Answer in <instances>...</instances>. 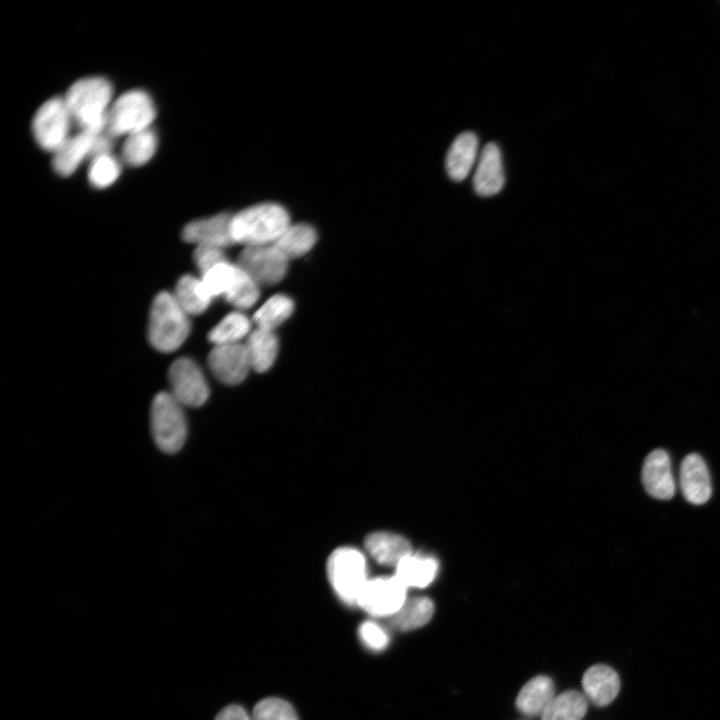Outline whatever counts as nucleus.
<instances>
[{
	"mask_svg": "<svg viewBox=\"0 0 720 720\" xmlns=\"http://www.w3.org/2000/svg\"><path fill=\"white\" fill-rule=\"evenodd\" d=\"M67 108L81 131H106L109 109L113 103V88L108 79L89 76L75 81L63 97Z\"/></svg>",
	"mask_w": 720,
	"mask_h": 720,
	"instance_id": "f257e3e1",
	"label": "nucleus"
},
{
	"mask_svg": "<svg viewBox=\"0 0 720 720\" xmlns=\"http://www.w3.org/2000/svg\"><path fill=\"white\" fill-rule=\"evenodd\" d=\"M287 211L276 203H261L232 215L231 233L235 243L245 246L273 244L290 226Z\"/></svg>",
	"mask_w": 720,
	"mask_h": 720,
	"instance_id": "f03ea898",
	"label": "nucleus"
},
{
	"mask_svg": "<svg viewBox=\"0 0 720 720\" xmlns=\"http://www.w3.org/2000/svg\"><path fill=\"white\" fill-rule=\"evenodd\" d=\"M188 314L180 307L173 294L161 292L151 306L148 338L151 345L162 352L179 348L189 334Z\"/></svg>",
	"mask_w": 720,
	"mask_h": 720,
	"instance_id": "7ed1b4c3",
	"label": "nucleus"
},
{
	"mask_svg": "<svg viewBox=\"0 0 720 720\" xmlns=\"http://www.w3.org/2000/svg\"><path fill=\"white\" fill-rule=\"evenodd\" d=\"M183 405L170 392L158 393L151 405L150 426L153 441L166 454L179 452L187 437Z\"/></svg>",
	"mask_w": 720,
	"mask_h": 720,
	"instance_id": "20e7f679",
	"label": "nucleus"
},
{
	"mask_svg": "<svg viewBox=\"0 0 720 720\" xmlns=\"http://www.w3.org/2000/svg\"><path fill=\"white\" fill-rule=\"evenodd\" d=\"M156 108L144 90L133 89L113 100L107 117L106 131L112 137L128 136L151 128Z\"/></svg>",
	"mask_w": 720,
	"mask_h": 720,
	"instance_id": "39448f33",
	"label": "nucleus"
},
{
	"mask_svg": "<svg viewBox=\"0 0 720 720\" xmlns=\"http://www.w3.org/2000/svg\"><path fill=\"white\" fill-rule=\"evenodd\" d=\"M327 574L337 596L348 605H357L369 580L364 555L352 547L336 549L328 559Z\"/></svg>",
	"mask_w": 720,
	"mask_h": 720,
	"instance_id": "423d86ee",
	"label": "nucleus"
},
{
	"mask_svg": "<svg viewBox=\"0 0 720 720\" xmlns=\"http://www.w3.org/2000/svg\"><path fill=\"white\" fill-rule=\"evenodd\" d=\"M72 123L64 98H50L33 116V137L43 150L54 153L71 136Z\"/></svg>",
	"mask_w": 720,
	"mask_h": 720,
	"instance_id": "0eeeda50",
	"label": "nucleus"
},
{
	"mask_svg": "<svg viewBox=\"0 0 720 720\" xmlns=\"http://www.w3.org/2000/svg\"><path fill=\"white\" fill-rule=\"evenodd\" d=\"M406 590L395 575L371 578L364 586L357 605L372 616L389 618L406 601Z\"/></svg>",
	"mask_w": 720,
	"mask_h": 720,
	"instance_id": "6e6552de",
	"label": "nucleus"
},
{
	"mask_svg": "<svg viewBox=\"0 0 720 720\" xmlns=\"http://www.w3.org/2000/svg\"><path fill=\"white\" fill-rule=\"evenodd\" d=\"M236 264L260 286L280 282L287 272L288 260L273 244H268L245 246Z\"/></svg>",
	"mask_w": 720,
	"mask_h": 720,
	"instance_id": "1a4fd4ad",
	"label": "nucleus"
},
{
	"mask_svg": "<svg viewBox=\"0 0 720 720\" xmlns=\"http://www.w3.org/2000/svg\"><path fill=\"white\" fill-rule=\"evenodd\" d=\"M171 394L183 406L199 407L209 396V388L198 365L189 358H179L170 366Z\"/></svg>",
	"mask_w": 720,
	"mask_h": 720,
	"instance_id": "9d476101",
	"label": "nucleus"
},
{
	"mask_svg": "<svg viewBox=\"0 0 720 720\" xmlns=\"http://www.w3.org/2000/svg\"><path fill=\"white\" fill-rule=\"evenodd\" d=\"M210 370L222 383H241L251 369L245 344L215 345L208 356Z\"/></svg>",
	"mask_w": 720,
	"mask_h": 720,
	"instance_id": "9b49d317",
	"label": "nucleus"
},
{
	"mask_svg": "<svg viewBox=\"0 0 720 720\" xmlns=\"http://www.w3.org/2000/svg\"><path fill=\"white\" fill-rule=\"evenodd\" d=\"M231 219V214L220 213L192 221L184 227L183 239L196 246L224 249L235 243L231 233Z\"/></svg>",
	"mask_w": 720,
	"mask_h": 720,
	"instance_id": "f8f14e48",
	"label": "nucleus"
},
{
	"mask_svg": "<svg viewBox=\"0 0 720 720\" xmlns=\"http://www.w3.org/2000/svg\"><path fill=\"white\" fill-rule=\"evenodd\" d=\"M642 483L646 492L658 500H670L675 494V482L668 453L663 449L650 452L643 463Z\"/></svg>",
	"mask_w": 720,
	"mask_h": 720,
	"instance_id": "ddd939ff",
	"label": "nucleus"
},
{
	"mask_svg": "<svg viewBox=\"0 0 720 720\" xmlns=\"http://www.w3.org/2000/svg\"><path fill=\"white\" fill-rule=\"evenodd\" d=\"M100 134L80 130L71 135L53 153L52 167L54 171L60 176L73 174L85 159L93 157Z\"/></svg>",
	"mask_w": 720,
	"mask_h": 720,
	"instance_id": "4468645a",
	"label": "nucleus"
},
{
	"mask_svg": "<svg viewBox=\"0 0 720 720\" xmlns=\"http://www.w3.org/2000/svg\"><path fill=\"white\" fill-rule=\"evenodd\" d=\"M505 182L500 148L497 144L487 143L478 157L473 176V188L477 195L490 197L499 193Z\"/></svg>",
	"mask_w": 720,
	"mask_h": 720,
	"instance_id": "2eb2a0df",
	"label": "nucleus"
},
{
	"mask_svg": "<svg viewBox=\"0 0 720 720\" xmlns=\"http://www.w3.org/2000/svg\"><path fill=\"white\" fill-rule=\"evenodd\" d=\"M680 488L685 499L691 504L701 505L710 499L712 493L710 473L699 454L690 453L682 460Z\"/></svg>",
	"mask_w": 720,
	"mask_h": 720,
	"instance_id": "dca6fc26",
	"label": "nucleus"
},
{
	"mask_svg": "<svg viewBox=\"0 0 720 720\" xmlns=\"http://www.w3.org/2000/svg\"><path fill=\"white\" fill-rule=\"evenodd\" d=\"M585 696L596 706H607L617 697L620 678L610 666L596 664L589 667L582 677Z\"/></svg>",
	"mask_w": 720,
	"mask_h": 720,
	"instance_id": "f3484780",
	"label": "nucleus"
},
{
	"mask_svg": "<svg viewBox=\"0 0 720 720\" xmlns=\"http://www.w3.org/2000/svg\"><path fill=\"white\" fill-rule=\"evenodd\" d=\"M365 547L370 556L383 566L396 567L412 553L408 540L392 532L381 531L368 535Z\"/></svg>",
	"mask_w": 720,
	"mask_h": 720,
	"instance_id": "a211bd4d",
	"label": "nucleus"
},
{
	"mask_svg": "<svg viewBox=\"0 0 720 720\" xmlns=\"http://www.w3.org/2000/svg\"><path fill=\"white\" fill-rule=\"evenodd\" d=\"M478 138L470 131L459 134L448 149L446 171L455 182L464 180L470 173L478 155Z\"/></svg>",
	"mask_w": 720,
	"mask_h": 720,
	"instance_id": "6ab92c4d",
	"label": "nucleus"
},
{
	"mask_svg": "<svg viewBox=\"0 0 720 720\" xmlns=\"http://www.w3.org/2000/svg\"><path fill=\"white\" fill-rule=\"evenodd\" d=\"M555 697V686L551 678L539 675L530 679L516 697V707L525 716H541Z\"/></svg>",
	"mask_w": 720,
	"mask_h": 720,
	"instance_id": "aec40b11",
	"label": "nucleus"
},
{
	"mask_svg": "<svg viewBox=\"0 0 720 720\" xmlns=\"http://www.w3.org/2000/svg\"><path fill=\"white\" fill-rule=\"evenodd\" d=\"M438 571L434 557L411 553L395 567V576L406 588H424L434 581Z\"/></svg>",
	"mask_w": 720,
	"mask_h": 720,
	"instance_id": "412c9836",
	"label": "nucleus"
},
{
	"mask_svg": "<svg viewBox=\"0 0 720 720\" xmlns=\"http://www.w3.org/2000/svg\"><path fill=\"white\" fill-rule=\"evenodd\" d=\"M434 614L433 601L424 596L407 598L402 607L388 618L389 624L399 631H411L427 624Z\"/></svg>",
	"mask_w": 720,
	"mask_h": 720,
	"instance_id": "4be33fe9",
	"label": "nucleus"
},
{
	"mask_svg": "<svg viewBox=\"0 0 720 720\" xmlns=\"http://www.w3.org/2000/svg\"><path fill=\"white\" fill-rule=\"evenodd\" d=\"M251 368L257 372L267 371L278 353V340L271 330L256 328L245 344Z\"/></svg>",
	"mask_w": 720,
	"mask_h": 720,
	"instance_id": "5701e85b",
	"label": "nucleus"
},
{
	"mask_svg": "<svg viewBox=\"0 0 720 720\" xmlns=\"http://www.w3.org/2000/svg\"><path fill=\"white\" fill-rule=\"evenodd\" d=\"M588 699L576 690L555 695L540 716L541 720H581L587 712Z\"/></svg>",
	"mask_w": 720,
	"mask_h": 720,
	"instance_id": "b1692460",
	"label": "nucleus"
},
{
	"mask_svg": "<svg viewBox=\"0 0 720 720\" xmlns=\"http://www.w3.org/2000/svg\"><path fill=\"white\" fill-rule=\"evenodd\" d=\"M316 239V232L310 225L291 224L273 245L289 261L310 251Z\"/></svg>",
	"mask_w": 720,
	"mask_h": 720,
	"instance_id": "393cba45",
	"label": "nucleus"
},
{
	"mask_svg": "<svg viewBox=\"0 0 720 720\" xmlns=\"http://www.w3.org/2000/svg\"><path fill=\"white\" fill-rule=\"evenodd\" d=\"M157 145V135L152 128L135 132L124 141L122 159L130 166H142L154 156Z\"/></svg>",
	"mask_w": 720,
	"mask_h": 720,
	"instance_id": "a878e982",
	"label": "nucleus"
},
{
	"mask_svg": "<svg viewBox=\"0 0 720 720\" xmlns=\"http://www.w3.org/2000/svg\"><path fill=\"white\" fill-rule=\"evenodd\" d=\"M173 296L188 315L204 312L212 301L206 294L201 279L192 275H185L179 279Z\"/></svg>",
	"mask_w": 720,
	"mask_h": 720,
	"instance_id": "bb28decb",
	"label": "nucleus"
},
{
	"mask_svg": "<svg viewBox=\"0 0 720 720\" xmlns=\"http://www.w3.org/2000/svg\"><path fill=\"white\" fill-rule=\"evenodd\" d=\"M238 274V265L227 260L201 275L200 279L206 294L213 300L219 296L225 297L229 293Z\"/></svg>",
	"mask_w": 720,
	"mask_h": 720,
	"instance_id": "cd10ccee",
	"label": "nucleus"
},
{
	"mask_svg": "<svg viewBox=\"0 0 720 720\" xmlns=\"http://www.w3.org/2000/svg\"><path fill=\"white\" fill-rule=\"evenodd\" d=\"M294 309L293 301L286 295L278 294L269 298L255 313L257 328L274 331L286 321Z\"/></svg>",
	"mask_w": 720,
	"mask_h": 720,
	"instance_id": "c85d7f7f",
	"label": "nucleus"
},
{
	"mask_svg": "<svg viewBox=\"0 0 720 720\" xmlns=\"http://www.w3.org/2000/svg\"><path fill=\"white\" fill-rule=\"evenodd\" d=\"M250 321L241 312L226 315L208 334L214 345L235 344L250 331Z\"/></svg>",
	"mask_w": 720,
	"mask_h": 720,
	"instance_id": "c756f323",
	"label": "nucleus"
},
{
	"mask_svg": "<svg viewBox=\"0 0 720 720\" xmlns=\"http://www.w3.org/2000/svg\"><path fill=\"white\" fill-rule=\"evenodd\" d=\"M121 164L110 153L98 155L91 159L88 169L89 183L99 189L112 185L120 176Z\"/></svg>",
	"mask_w": 720,
	"mask_h": 720,
	"instance_id": "7c9ffc66",
	"label": "nucleus"
},
{
	"mask_svg": "<svg viewBox=\"0 0 720 720\" xmlns=\"http://www.w3.org/2000/svg\"><path fill=\"white\" fill-rule=\"evenodd\" d=\"M259 295V285L239 267L238 277L225 296L226 300L239 309H247L256 303Z\"/></svg>",
	"mask_w": 720,
	"mask_h": 720,
	"instance_id": "2f4dec72",
	"label": "nucleus"
},
{
	"mask_svg": "<svg viewBox=\"0 0 720 720\" xmlns=\"http://www.w3.org/2000/svg\"><path fill=\"white\" fill-rule=\"evenodd\" d=\"M253 720H298L297 715L292 706L278 698H267L259 703L253 709Z\"/></svg>",
	"mask_w": 720,
	"mask_h": 720,
	"instance_id": "473e14b6",
	"label": "nucleus"
},
{
	"mask_svg": "<svg viewBox=\"0 0 720 720\" xmlns=\"http://www.w3.org/2000/svg\"><path fill=\"white\" fill-rule=\"evenodd\" d=\"M193 258L201 275L216 265L227 261L224 250L212 246H196Z\"/></svg>",
	"mask_w": 720,
	"mask_h": 720,
	"instance_id": "72a5a7b5",
	"label": "nucleus"
},
{
	"mask_svg": "<svg viewBox=\"0 0 720 720\" xmlns=\"http://www.w3.org/2000/svg\"><path fill=\"white\" fill-rule=\"evenodd\" d=\"M359 634L362 641L369 647L375 650L384 649L388 642L389 636L385 630L376 624L375 622L366 621L359 629Z\"/></svg>",
	"mask_w": 720,
	"mask_h": 720,
	"instance_id": "f704fd0d",
	"label": "nucleus"
},
{
	"mask_svg": "<svg viewBox=\"0 0 720 720\" xmlns=\"http://www.w3.org/2000/svg\"><path fill=\"white\" fill-rule=\"evenodd\" d=\"M215 720H253L246 711L238 705H230L221 710Z\"/></svg>",
	"mask_w": 720,
	"mask_h": 720,
	"instance_id": "c9c22d12",
	"label": "nucleus"
}]
</instances>
